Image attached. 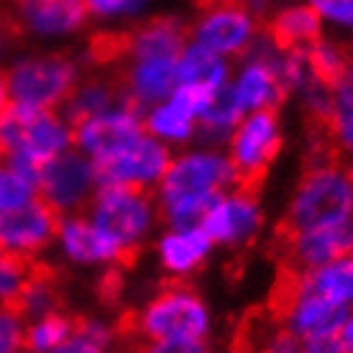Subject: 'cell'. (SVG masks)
Here are the masks:
<instances>
[{
  "label": "cell",
  "instance_id": "1",
  "mask_svg": "<svg viewBox=\"0 0 353 353\" xmlns=\"http://www.w3.org/2000/svg\"><path fill=\"white\" fill-rule=\"evenodd\" d=\"M239 185L228 154L218 146L187 149L172 157L167 172L157 185L159 218L167 228L200 225L212 200Z\"/></svg>",
  "mask_w": 353,
  "mask_h": 353
},
{
  "label": "cell",
  "instance_id": "2",
  "mask_svg": "<svg viewBox=\"0 0 353 353\" xmlns=\"http://www.w3.org/2000/svg\"><path fill=\"white\" fill-rule=\"evenodd\" d=\"M353 223V176L330 154L312 161L292 192L282 230Z\"/></svg>",
  "mask_w": 353,
  "mask_h": 353
},
{
  "label": "cell",
  "instance_id": "3",
  "mask_svg": "<svg viewBox=\"0 0 353 353\" xmlns=\"http://www.w3.org/2000/svg\"><path fill=\"white\" fill-rule=\"evenodd\" d=\"M72 146L74 133L62 110L10 103L8 110L0 115V159L18 161L39 172L46 161Z\"/></svg>",
  "mask_w": 353,
  "mask_h": 353
},
{
  "label": "cell",
  "instance_id": "4",
  "mask_svg": "<svg viewBox=\"0 0 353 353\" xmlns=\"http://www.w3.org/2000/svg\"><path fill=\"white\" fill-rule=\"evenodd\" d=\"M212 318L205 300L182 282L157 292L131 318V333L143 343H205Z\"/></svg>",
  "mask_w": 353,
  "mask_h": 353
},
{
  "label": "cell",
  "instance_id": "5",
  "mask_svg": "<svg viewBox=\"0 0 353 353\" xmlns=\"http://www.w3.org/2000/svg\"><path fill=\"white\" fill-rule=\"evenodd\" d=\"M85 215L97 228L105 230L128 256L141 251L143 243L151 239L157 223L161 221L157 197L149 190H133V187L118 185L97 187Z\"/></svg>",
  "mask_w": 353,
  "mask_h": 353
},
{
  "label": "cell",
  "instance_id": "6",
  "mask_svg": "<svg viewBox=\"0 0 353 353\" xmlns=\"http://www.w3.org/2000/svg\"><path fill=\"white\" fill-rule=\"evenodd\" d=\"M10 103L59 110L80 82V70L64 54H34L10 64L6 72Z\"/></svg>",
  "mask_w": 353,
  "mask_h": 353
},
{
  "label": "cell",
  "instance_id": "7",
  "mask_svg": "<svg viewBox=\"0 0 353 353\" xmlns=\"http://www.w3.org/2000/svg\"><path fill=\"white\" fill-rule=\"evenodd\" d=\"M348 307L323 297L302 282L300 272L287 269L274 300V315L284 333L297 341H307L325 333H338L345 320Z\"/></svg>",
  "mask_w": 353,
  "mask_h": 353
},
{
  "label": "cell",
  "instance_id": "8",
  "mask_svg": "<svg viewBox=\"0 0 353 353\" xmlns=\"http://www.w3.org/2000/svg\"><path fill=\"white\" fill-rule=\"evenodd\" d=\"M282 149V123L276 110L246 113L225 141V154L236 169L239 185L256 190L266 169Z\"/></svg>",
  "mask_w": 353,
  "mask_h": 353
},
{
  "label": "cell",
  "instance_id": "9",
  "mask_svg": "<svg viewBox=\"0 0 353 353\" xmlns=\"http://www.w3.org/2000/svg\"><path fill=\"white\" fill-rule=\"evenodd\" d=\"M256 39V16L246 8L243 0H203L190 41L210 49L223 59H230L251 52Z\"/></svg>",
  "mask_w": 353,
  "mask_h": 353
},
{
  "label": "cell",
  "instance_id": "10",
  "mask_svg": "<svg viewBox=\"0 0 353 353\" xmlns=\"http://www.w3.org/2000/svg\"><path fill=\"white\" fill-rule=\"evenodd\" d=\"M97 187L100 179L95 164L74 146L39 169V197L59 215L85 210Z\"/></svg>",
  "mask_w": 353,
  "mask_h": 353
},
{
  "label": "cell",
  "instance_id": "11",
  "mask_svg": "<svg viewBox=\"0 0 353 353\" xmlns=\"http://www.w3.org/2000/svg\"><path fill=\"white\" fill-rule=\"evenodd\" d=\"M72 133H74V149L82 151L97 167L115 154H121L146 131H143L141 110L131 103H118L103 113L72 123Z\"/></svg>",
  "mask_w": 353,
  "mask_h": 353
},
{
  "label": "cell",
  "instance_id": "12",
  "mask_svg": "<svg viewBox=\"0 0 353 353\" xmlns=\"http://www.w3.org/2000/svg\"><path fill=\"white\" fill-rule=\"evenodd\" d=\"M215 90L203 85H187L179 82L167 100L157 103L154 108L143 110V131L154 136L157 141L172 146H185L197 136L200 118L205 108L210 105Z\"/></svg>",
  "mask_w": 353,
  "mask_h": 353
},
{
  "label": "cell",
  "instance_id": "13",
  "mask_svg": "<svg viewBox=\"0 0 353 353\" xmlns=\"http://www.w3.org/2000/svg\"><path fill=\"white\" fill-rule=\"evenodd\" d=\"M264 225V212L256 190L236 185L218 194L200 221V228L210 236L215 246L241 248L248 246Z\"/></svg>",
  "mask_w": 353,
  "mask_h": 353
},
{
  "label": "cell",
  "instance_id": "14",
  "mask_svg": "<svg viewBox=\"0 0 353 353\" xmlns=\"http://www.w3.org/2000/svg\"><path fill=\"white\" fill-rule=\"evenodd\" d=\"M172 157L174 154L167 143L143 133L141 139H136L121 154L97 164V179H100V185L133 187V190H149L151 192L161 182Z\"/></svg>",
  "mask_w": 353,
  "mask_h": 353
},
{
  "label": "cell",
  "instance_id": "15",
  "mask_svg": "<svg viewBox=\"0 0 353 353\" xmlns=\"http://www.w3.org/2000/svg\"><path fill=\"white\" fill-rule=\"evenodd\" d=\"M59 212L39 197L18 210L0 215V254L16 256L21 261H34L41 251L57 239Z\"/></svg>",
  "mask_w": 353,
  "mask_h": 353
},
{
  "label": "cell",
  "instance_id": "16",
  "mask_svg": "<svg viewBox=\"0 0 353 353\" xmlns=\"http://www.w3.org/2000/svg\"><path fill=\"white\" fill-rule=\"evenodd\" d=\"M54 243L59 246L62 256L77 266H115L125 264L128 254L118 246L103 228H97L82 212L62 215L57 225V239Z\"/></svg>",
  "mask_w": 353,
  "mask_h": 353
},
{
  "label": "cell",
  "instance_id": "17",
  "mask_svg": "<svg viewBox=\"0 0 353 353\" xmlns=\"http://www.w3.org/2000/svg\"><path fill=\"white\" fill-rule=\"evenodd\" d=\"M282 251L292 272H310L353 251V223L307 230H282Z\"/></svg>",
  "mask_w": 353,
  "mask_h": 353
},
{
  "label": "cell",
  "instance_id": "18",
  "mask_svg": "<svg viewBox=\"0 0 353 353\" xmlns=\"http://www.w3.org/2000/svg\"><path fill=\"white\" fill-rule=\"evenodd\" d=\"M125 100L139 110H149L157 103L167 100L176 80V57H151V59H128L118 74Z\"/></svg>",
  "mask_w": 353,
  "mask_h": 353
},
{
  "label": "cell",
  "instance_id": "19",
  "mask_svg": "<svg viewBox=\"0 0 353 353\" xmlns=\"http://www.w3.org/2000/svg\"><path fill=\"white\" fill-rule=\"evenodd\" d=\"M88 21L85 0H18V23L41 39L80 31Z\"/></svg>",
  "mask_w": 353,
  "mask_h": 353
},
{
  "label": "cell",
  "instance_id": "20",
  "mask_svg": "<svg viewBox=\"0 0 353 353\" xmlns=\"http://www.w3.org/2000/svg\"><path fill=\"white\" fill-rule=\"evenodd\" d=\"M212 248L215 243L200 225L167 228L157 241V259L169 276L185 279L208 261Z\"/></svg>",
  "mask_w": 353,
  "mask_h": 353
},
{
  "label": "cell",
  "instance_id": "21",
  "mask_svg": "<svg viewBox=\"0 0 353 353\" xmlns=\"http://www.w3.org/2000/svg\"><path fill=\"white\" fill-rule=\"evenodd\" d=\"M266 39L279 52H302L323 39V18L310 3L279 10L266 26Z\"/></svg>",
  "mask_w": 353,
  "mask_h": 353
},
{
  "label": "cell",
  "instance_id": "22",
  "mask_svg": "<svg viewBox=\"0 0 353 353\" xmlns=\"http://www.w3.org/2000/svg\"><path fill=\"white\" fill-rule=\"evenodd\" d=\"M187 44V28L176 18H157L123 36L125 59H151V57H179Z\"/></svg>",
  "mask_w": 353,
  "mask_h": 353
},
{
  "label": "cell",
  "instance_id": "23",
  "mask_svg": "<svg viewBox=\"0 0 353 353\" xmlns=\"http://www.w3.org/2000/svg\"><path fill=\"white\" fill-rule=\"evenodd\" d=\"M118 103H128L118 74L115 77H90V80L77 82V88L72 90V95L62 105V113L70 123H77L82 118L103 113Z\"/></svg>",
  "mask_w": 353,
  "mask_h": 353
},
{
  "label": "cell",
  "instance_id": "24",
  "mask_svg": "<svg viewBox=\"0 0 353 353\" xmlns=\"http://www.w3.org/2000/svg\"><path fill=\"white\" fill-rule=\"evenodd\" d=\"M230 64L210 49L187 41L176 57V80L187 85H203L208 90H223L230 82Z\"/></svg>",
  "mask_w": 353,
  "mask_h": 353
},
{
  "label": "cell",
  "instance_id": "25",
  "mask_svg": "<svg viewBox=\"0 0 353 353\" xmlns=\"http://www.w3.org/2000/svg\"><path fill=\"white\" fill-rule=\"evenodd\" d=\"M302 282L307 284L310 290L320 292L323 297L338 302L343 307H353V251L345 256L323 264L318 269L310 272H300Z\"/></svg>",
  "mask_w": 353,
  "mask_h": 353
},
{
  "label": "cell",
  "instance_id": "26",
  "mask_svg": "<svg viewBox=\"0 0 353 353\" xmlns=\"http://www.w3.org/2000/svg\"><path fill=\"white\" fill-rule=\"evenodd\" d=\"M77 320L64 315L62 310H54L46 315L26 320V333H23V351L26 353H49L57 345H62L67 338L74 336Z\"/></svg>",
  "mask_w": 353,
  "mask_h": 353
},
{
  "label": "cell",
  "instance_id": "27",
  "mask_svg": "<svg viewBox=\"0 0 353 353\" xmlns=\"http://www.w3.org/2000/svg\"><path fill=\"white\" fill-rule=\"evenodd\" d=\"M39 200V172L0 159V215Z\"/></svg>",
  "mask_w": 353,
  "mask_h": 353
},
{
  "label": "cell",
  "instance_id": "28",
  "mask_svg": "<svg viewBox=\"0 0 353 353\" xmlns=\"http://www.w3.org/2000/svg\"><path fill=\"white\" fill-rule=\"evenodd\" d=\"M241 118H243V110L236 105V100L230 95V88L225 85V88L212 95L210 105L205 108L197 136H203L205 141H210V146L225 143L230 139L233 128L239 125Z\"/></svg>",
  "mask_w": 353,
  "mask_h": 353
},
{
  "label": "cell",
  "instance_id": "29",
  "mask_svg": "<svg viewBox=\"0 0 353 353\" xmlns=\"http://www.w3.org/2000/svg\"><path fill=\"white\" fill-rule=\"evenodd\" d=\"M307 52V62L312 74L320 82H325L327 88H336L338 82L343 80L345 70L351 64V54L345 52L343 46L336 41H327V39H318L315 44L305 49Z\"/></svg>",
  "mask_w": 353,
  "mask_h": 353
},
{
  "label": "cell",
  "instance_id": "30",
  "mask_svg": "<svg viewBox=\"0 0 353 353\" xmlns=\"http://www.w3.org/2000/svg\"><path fill=\"white\" fill-rule=\"evenodd\" d=\"M16 307L26 320L59 310V290H57V284L52 282V276L44 269H39V266L34 269Z\"/></svg>",
  "mask_w": 353,
  "mask_h": 353
},
{
  "label": "cell",
  "instance_id": "31",
  "mask_svg": "<svg viewBox=\"0 0 353 353\" xmlns=\"http://www.w3.org/2000/svg\"><path fill=\"white\" fill-rule=\"evenodd\" d=\"M34 269L36 266L31 261H21L16 256L0 254V305H13L16 307Z\"/></svg>",
  "mask_w": 353,
  "mask_h": 353
},
{
  "label": "cell",
  "instance_id": "32",
  "mask_svg": "<svg viewBox=\"0 0 353 353\" xmlns=\"http://www.w3.org/2000/svg\"><path fill=\"white\" fill-rule=\"evenodd\" d=\"M323 128H327L333 151L351 157L353 161V103H336V110Z\"/></svg>",
  "mask_w": 353,
  "mask_h": 353
},
{
  "label": "cell",
  "instance_id": "33",
  "mask_svg": "<svg viewBox=\"0 0 353 353\" xmlns=\"http://www.w3.org/2000/svg\"><path fill=\"white\" fill-rule=\"evenodd\" d=\"M26 318L13 305H0V353L23 351Z\"/></svg>",
  "mask_w": 353,
  "mask_h": 353
},
{
  "label": "cell",
  "instance_id": "34",
  "mask_svg": "<svg viewBox=\"0 0 353 353\" xmlns=\"http://www.w3.org/2000/svg\"><path fill=\"white\" fill-rule=\"evenodd\" d=\"M318 16L338 28H353V0H307Z\"/></svg>",
  "mask_w": 353,
  "mask_h": 353
},
{
  "label": "cell",
  "instance_id": "35",
  "mask_svg": "<svg viewBox=\"0 0 353 353\" xmlns=\"http://www.w3.org/2000/svg\"><path fill=\"white\" fill-rule=\"evenodd\" d=\"M146 6V0H85L88 13L97 18H123L133 16Z\"/></svg>",
  "mask_w": 353,
  "mask_h": 353
},
{
  "label": "cell",
  "instance_id": "36",
  "mask_svg": "<svg viewBox=\"0 0 353 353\" xmlns=\"http://www.w3.org/2000/svg\"><path fill=\"white\" fill-rule=\"evenodd\" d=\"M254 353H305V348L297 338H292L290 333H284L279 327V333H269L264 338V343L259 345Z\"/></svg>",
  "mask_w": 353,
  "mask_h": 353
},
{
  "label": "cell",
  "instance_id": "37",
  "mask_svg": "<svg viewBox=\"0 0 353 353\" xmlns=\"http://www.w3.org/2000/svg\"><path fill=\"white\" fill-rule=\"evenodd\" d=\"M305 353H345L341 336L338 333H325V336H315L307 341H300Z\"/></svg>",
  "mask_w": 353,
  "mask_h": 353
},
{
  "label": "cell",
  "instance_id": "38",
  "mask_svg": "<svg viewBox=\"0 0 353 353\" xmlns=\"http://www.w3.org/2000/svg\"><path fill=\"white\" fill-rule=\"evenodd\" d=\"M49 353H113V351H108V348H103V345L92 343L90 338H85L82 333L74 330V336L67 338L62 345H57V348Z\"/></svg>",
  "mask_w": 353,
  "mask_h": 353
},
{
  "label": "cell",
  "instance_id": "39",
  "mask_svg": "<svg viewBox=\"0 0 353 353\" xmlns=\"http://www.w3.org/2000/svg\"><path fill=\"white\" fill-rule=\"evenodd\" d=\"M139 353H208L205 343H167V341H157V343H143Z\"/></svg>",
  "mask_w": 353,
  "mask_h": 353
},
{
  "label": "cell",
  "instance_id": "40",
  "mask_svg": "<svg viewBox=\"0 0 353 353\" xmlns=\"http://www.w3.org/2000/svg\"><path fill=\"white\" fill-rule=\"evenodd\" d=\"M333 90H336V103H353V59L345 70L343 80L338 82Z\"/></svg>",
  "mask_w": 353,
  "mask_h": 353
},
{
  "label": "cell",
  "instance_id": "41",
  "mask_svg": "<svg viewBox=\"0 0 353 353\" xmlns=\"http://www.w3.org/2000/svg\"><path fill=\"white\" fill-rule=\"evenodd\" d=\"M338 336H341V343H343L345 353H353V307L345 312V320L341 330H338Z\"/></svg>",
  "mask_w": 353,
  "mask_h": 353
},
{
  "label": "cell",
  "instance_id": "42",
  "mask_svg": "<svg viewBox=\"0 0 353 353\" xmlns=\"http://www.w3.org/2000/svg\"><path fill=\"white\" fill-rule=\"evenodd\" d=\"M10 108V92H8V82H6V74H0V115Z\"/></svg>",
  "mask_w": 353,
  "mask_h": 353
},
{
  "label": "cell",
  "instance_id": "43",
  "mask_svg": "<svg viewBox=\"0 0 353 353\" xmlns=\"http://www.w3.org/2000/svg\"><path fill=\"white\" fill-rule=\"evenodd\" d=\"M6 52H8V26L0 21V62H3Z\"/></svg>",
  "mask_w": 353,
  "mask_h": 353
},
{
  "label": "cell",
  "instance_id": "44",
  "mask_svg": "<svg viewBox=\"0 0 353 353\" xmlns=\"http://www.w3.org/2000/svg\"><path fill=\"white\" fill-rule=\"evenodd\" d=\"M225 353H254V351H251L246 343H239V345H233V348H228Z\"/></svg>",
  "mask_w": 353,
  "mask_h": 353
},
{
  "label": "cell",
  "instance_id": "45",
  "mask_svg": "<svg viewBox=\"0 0 353 353\" xmlns=\"http://www.w3.org/2000/svg\"><path fill=\"white\" fill-rule=\"evenodd\" d=\"M348 172H351V176H353V161H351V164H348Z\"/></svg>",
  "mask_w": 353,
  "mask_h": 353
}]
</instances>
